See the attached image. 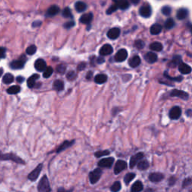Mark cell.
<instances>
[{"instance_id": "43", "label": "cell", "mask_w": 192, "mask_h": 192, "mask_svg": "<svg viewBox=\"0 0 192 192\" xmlns=\"http://www.w3.org/2000/svg\"><path fill=\"white\" fill-rule=\"evenodd\" d=\"M36 50H37L36 46L31 45L27 49V50H26V53H27L28 55H33V54H35V52H36Z\"/></svg>"}, {"instance_id": "24", "label": "cell", "mask_w": 192, "mask_h": 192, "mask_svg": "<svg viewBox=\"0 0 192 192\" xmlns=\"http://www.w3.org/2000/svg\"><path fill=\"white\" fill-rule=\"evenodd\" d=\"M188 11L186 8H180L177 11L176 14V17L179 20H184L188 17Z\"/></svg>"}, {"instance_id": "25", "label": "cell", "mask_w": 192, "mask_h": 192, "mask_svg": "<svg viewBox=\"0 0 192 192\" xmlns=\"http://www.w3.org/2000/svg\"><path fill=\"white\" fill-rule=\"evenodd\" d=\"M143 189V185L142 182L140 181H137L132 185L131 191V192H140Z\"/></svg>"}, {"instance_id": "4", "label": "cell", "mask_w": 192, "mask_h": 192, "mask_svg": "<svg viewBox=\"0 0 192 192\" xmlns=\"http://www.w3.org/2000/svg\"><path fill=\"white\" fill-rule=\"evenodd\" d=\"M101 175H102V170L100 168L95 169L93 172L90 173V183L94 185L96 182H98V180L101 178Z\"/></svg>"}, {"instance_id": "38", "label": "cell", "mask_w": 192, "mask_h": 192, "mask_svg": "<svg viewBox=\"0 0 192 192\" xmlns=\"http://www.w3.org/2000/svg\"><path fill=\"white\" fill-rule=\"evenodd\" d=\"M53 69L51 67H47L45 69H44V74H43V77H44V78H48L50 77V76L52 75V74H53Z\"/></svg>"}, {"instance_id": "28", "label": "cell", "mask_w": 192, "mask_h": 192, "mask_svg": "<svg viewBox=\"0 0 192 192\" xmlns=\"http://www.w3.org/2000/svg\"><path fill=\"white\" fill-rule=\"evenodd\" d=\"M75 10L77 12H83L85 11L86 9H87V5L85 4L83 2H77L75 3Z\"/></svg>"}, {"instance_id": "51", "label": "cell", "mask_w": 192, "mask_h": 192, "mask_svg": "<svg viewBox=\"0 0 192 192\" xmlns=\"http://www.w3.org/2000/svg\"><path fill=\"white\" fill-rule=\"evenodd\" d=\"M6 49L5 47H0V59H4L5 57Z\"/></svg>"}, {"instance_id": "12", "label": "cell", "mask_w": 192, "mask_h": 192, "mask_svg": "<svg viewBox=\"0 0 192 192\" xmlns=\"http://www.w3.org/2000/svg\"><path fill=\"white\" fill-rule=\"evenodd\" d=\"M113 47L110 44H104V46L101 47V48L100 49L99 53L101 56H107V55H110L113 53Z\"/></svg>"}, {"instance_id": "1", "label": "cell", "mask_w": 192, "mask_h": 192, "mask_svg": "<svg viewBox=\"0 0 192 192\" xmlns=\"http://www.w3.org/2000/svg\"><path fill=\"white\" fill-rule=\"evenodd\" d=\"M38 192H50L51 188H50L49 180L47 179V176H44L40 180L39 183L38 185Z\"/></svg>"}, {"instance_id": "50", "label": "cell", "mask_w": 192, "mask_h": 192, "mask_svg": "<svg viewBox=\"0 0 192 192\" xmlns=\"http://www.w3.org/2000/svg\"><path fill=\"white\" fill-rule=\"evenodd\" d=\"M191 184V178H187V179H185V180L183 181V183H182V187L183 188H185V187H187L188 186V185H190Z\"/></svg>"}, {"instance_id": "33", "label": "cell", "mask_w": 192, "mask_h": 192, "mask_svg": "<svg viewBox=\"0 0 192 192\" xmlns=\"http://www.w3.org/2000/svg\"><path fill=\"white\" fill-rule=\"evenodd\" d=\"M182 62V60H181V56H176L173 57V59H172L171 62H170V63L168 64V65L170 66V67H176V66L179 65V64Z\"/></svg>"}, {"instance_id": "26", "label": "cell", "mask_w": 192, "mask_h": 192, "mask_svg": "<svg viewBox=\"0 0 192 192\" xmlns=\"http://www.w3.org/2000/svg\"><path fill=\"white\" fill-rule=\"evenodd\" d=\"M53 90H56V91H62L64 90V83L62 80H56L54 81L53 83Z\"/></svg>"}, {"instance_id": "39", "label": "cell", "mask_w": 192, "mask_h": 192, "mask_svg": "<svg viewBox=\"0 0 192 192\" xmlns=\"http://www.w3.org/2000/svg\"><path fill=\"white\" fill-rule=\"evenodd\" d=\"M121 183L120 182L117 181V182H115L113 184V185L110 188V190H111L112 192H118L120 191L121 189Z\"/></svg>"}, {"instance_id": "40", "label": "cell", "mask_w": 192, "mask_h": 192, "mask_svg": "<svg viewBox=\"0 0 192 192\" xmlns=\"http://www.w3.org/2000/svg\"><path fill=\"white\" fill-rule=\"evenodd\" d=\"M118 8H118V5H117V0H115L114 4L112 5L110 7V8L107 9V14H111L112 13L116 11Z\"/></svg>"}, {"instance_id": "60", "label": "cell", "mask_w": 192, "mask_h": 192, "mask_svg": "<svg viewBox=\"0 0 192 192\" xmlns=\"http://www.w3.org/2000/svg\"><path fill=\"white\" fill-rule=\"evenodd\" d=\"M187 115H188V116H191V110H188V112H187Z\"/></svg>"}, {"instance_id": "59", "label": "cell", "mask_w": 192, "mask_h": 192, "mask_svg": "<svg viewBox=\"0 0 192 192\" xmlns=\"http://www.w3.org/2000/svg\"><path fill=\"white\" fill-rule=\"evenodd\" d=\"M131 2L133 3L134 5H137V4H138V3H139L140 0H131Z\"/></svg>"}, {"instance_id": "7", "label": "cell", "mask_w": 192, "mask_h": 192, "mask_svg": "<svg viewBox=\"0 0 192 192\" xmlns=\"http://www.w3.org/2000/svg\"><path fill=\"white\" fill-rule=\"evenodd\" d=\"M128 57V52L125 49H121L119 51L116 53V56H115V60L118 62H124Z\"/></svg>"}, {"instance_id": "9", "label": "cell", "mask_w": 192, "mask_h": 192, "mask_svg": "<svg viewBox=\"0 0 192 192\" xmlns=\"http://www.w3.org/2000/svg\"><path fill=\"white\" fill-rule=\"evenodd\" d=\"M127 167V163L125 161L119 160L116 161V165L114 167V173L115 174H119L122 170H125Z\"/></svg>"}, {"instance_id": "37", "label": "cell", "mask_w": 192, "mask_h": 192, "mask_svg": "<svg viewBox=\"0 0 192 192\" xmlns=\"http://www.w3.org/2000/svg\"><path fill=\"white\" fill-rule=\"evenodd\" d=\"M175 25V22L172 18H169L166 20L165 24H164V27L167 30H171V29L173 28Z\"/></svg>"}, {"instance_id": "23", "label": "cell", "mask_w": 192, "mask_h": 192, "mask_svg": "<svg viewBox=\"0 0 192 192\" xmlns=\"http://www.w3.org/2000/svg\"><path fill=\"white\" fill-rule=\"evenodd\" d=\"M59 8L56 5H52L50 8L47 10V17H53L55 15H56L57 14H59Z\"/></svg>"}, {"instance_id": "3", "label": "cell", "mask_w": 192, "mask_h": 192, "mask_svg": "<svg viewBox=\"0 0 192 192\" xmlns=\"http://www.w3.org/2000/svg\"><path fill=\"white\" fill-rule=\"evenodd\" d=\"M26 62H27V57L25 55H22L17 60H14L10 63V67L12 69H21L24 67Z\"/></svg>"}, {"instance_id": "19", "label": "cell", "mask_w": 192, "mask_h": 192, "mask_svg": "<svg viewBox=\"0 0 192 192\" xmlns=\"http://www.w3.org/2000/svg\"><path fill=\"white\" fill-rule=\"evenodd\" d=\"M93 14L92 13L85 14L83 16H81L80 19V22L83 24H90L91 21L93 20Z\"/></svg>"}, {"instance_id": "15", "label": "cell", "mask_w": 192, "mask_h": 192, "mask_svg": "<svg viewBox=\"0 0 192 192\" xmlns=\"http://www.w3.org/2000/svg\"><path fill=\"white\" fill-rule=\"evenodd\" d=\"M119 35H120V30L119 28H113L107 32V35L110 39L114 40L119 38Z\"/></svg>"}, {"instance_id": "52", "label": "cell", "mask_w": 192, "mask_h": 192, "mask_svg": "<svg viewBox=\"0 0 192 192\" xmlns=\"http://www.w3.org/2000/svg\"><path fill=\"white\" fill-rule=\"evenodd\" d=\"M86 65H87V63H86V62H81V63H80L77 66L78 71L83 70V69L86 68Z\"/></svg>"}, {"instance_id": "58", "label": "cell", "mask_w": 192, "mask_h": 192, "mask_svg": "<svg viewBox=\"0 0 192 192\" xmlns=\"http://www.w3.org/2000/svg\"><path fill=\"white\" fill-rule=\"evenodd\" d=\"M72 191V190L71 189V190H65V189H64L63 188H59V189H58V191H57V192H71Z\"/></svg>"}, {"instance_id": "14", "label": "cell", "mask_w": 192, "mask_h": 192, "mask_svg": "<svg viewBox=\"0 0 192 192\" xmlns=\"http://www.w3.org/2000/svg\"><path fill=\"white\" fill-rule=\"evenodd\" d=\"M35 68L38 71H44V69L47 68V64L44 59H38L35 61Z\"/></svg>"}, {"instance_id": "20", "label": "cell", "mask_w": 192, "mask_h": 192, "mask_svg": "<svg viewBox=\"0 0 192 192\" xmlns=\"http://www.w3.org/2000/svg\"><path fill=\"white\" fill-rule=\"evenodd\" d=\"M179 70L183 74H190L191 71V68L188 65L183 63V62H181L179 65Z\"/></svg>"}, {"instance_id": "54", "label": "cell", "mask_w": 192, "mask_h": 192, "mask_svg": "<svg viewBox=\"0 0 192 192\" xmlns=\"http://www.w3.org/2000/svg\"><path fill=\"white\" fill-rule=\"evenodd\" d=\"M175 182H176V179H175L174 176H172V177H170V180H169V185H170V186H172V185H174Z\"/></svg>"}, {"instance_id": "45", "label": "cell", "mask_w": 192, "mask_h": 192, "mask_svg": "<svg viewBox=\"0 0 192 192\" xmlns=\"http://www.w3.org/2000/svg\"><path fill=\"white\" fill-rule=\"evenodd\" d=\"M144 46H145V44H144L143 41H141V40H137V41H135L134 47H136L137 49H139V50H141V49L143 48Z\"/></svg>"}, {"instance_id": "2", "label": "cell", "mask_w": 192, "mask_h": 192, "mask_svg": "<svg viewBox=\"0 0 192 192\" xmlns=\"http://www.w3.org/2000/svg\"><path fill=\"white\" fill-rule=\"evenodd\" d=\"M0 160L12 161L15 163H17V164H25V161L23 160L22 159H20V158L18 157L16 155L13 154V153H8V154L1 155L0 156Z\"/></svg>"}, {"instance_id": "61", "label": "cell", "mask_w": 192, "mask_h": 192, "mask_svg": "<svg viewBox=\"0 0 192 192\" xmlns=\"http://www.w3.org/2000/svg\"><path fill=\"white\" fill-rule=\"evenodd\" d=\"M145 192H154V191H153V190L152 189V188H147V189L145 191Z\"/></svg>"}, {"instance_id": "30", "label": "cell", "mask_w": 192, "mask_h": 192, "mask_svg": "<svg viewBox=\"0 0 192 192\" xmlns=\"http://www.w3.org/2000/svg\"><path fill=\"white\" fill-rule=\"evenodd\" d=\"M117 5L119 8L125 10L129 8L128 0H117Z\"/></svg>"}, {"instance_id": "35", "label": "cell", "mask_w": 192, "mask_h": 192, "mask_svg": "<svg viewBox=\"0 0 192 192\" xmlns=\"http://www.w3.org/2000/svg\"><path fill=\"white\" fill-rule=\"evenodd\" d=\"M20 91V87L19 86H12L7 90V93L10 95L17 94Z\"/></svg>"}, {"instance_id": "10", "label": "cell", "mask_w": 192, "mask_h": 192, "mask_svg": "<svg viewBox=\"0 0 192 192\" xmlns=\"http://www.w3.org/2000/svg\"><path fill=\"white\" fill-rule=\"evenodd\" d=\"M113 162H114V159L113 158H107V159H103L101 161H98V165L101 167H106V168H110L112 167Z\"/></svg>"}, {"instance_id": "34", "label": "cell", "mask_w": 192, "mask_h": 192, "mask_svg": "<svg viewBox=\"0 0 192 192\" xmlns=\"http://www.w3.org/2000/svg\"><path fill=\"white\" fill-rule=\"evenodd\" d=\"M150 47L151 50H154V51H157V52H160L163 50V46L160 42L153 43V44H150Z\"/></svg>"}, {"instance_id": "47", "label": "cell", "mask_w": 192, "mask_h": 192, "mask_svg": "<svg viewBox=\"0 0 192 192\" xmlns=\"http://www.w3.org/2000/svg\"><path fill=\"white\" fill-rule=\"evenodd\" d=\"M66 70V67L65 65H59L57 66L56 68V71L59 74H64L65 71Z\"/></svg>"}, {"instance_id": "31", "label": "cell", "mask_w": 192, "mask_h": 192, "mask_svg": "<svg viewBox=\"0 0 192 192\" xmlns=\"http://www.w3.org/2000/svg\"><path fill=\"white\" fill-rule=\"evenodd\" d=\"M14 80V77L13 75H12L11 74L8 73L6 74L5 75H4V77H3L2 82L4 83L5 84H10L13 82Z\"/></svg>"}, {"instance_id": "21", "label": "cell", "mask_w": 192, "mask_h": 192, "mask_svg": "<svg viewBox=\"0 0 192 192\" xmlns=\"http://www.w3.org/2000/svg\"><path fill=\"white\" fill-rule=\"evenodd\" d=\"M141 59L138 56H134L132 58H131L128 61L129 65L131 68H137L140 65Z\"/></svg>"}, {"instance_id": "57", "label": "cell", "mask_w": 192, "mask_h": 192, "mask_svg": "<svg viewBox=\"0 0 192 192\" xmlns=\"http://www.w3.org/2000/svg\"><path fill=\"white\" fill-rule=\"evenodd\" d=\"M93 71H89L87 74V80H90L92 77H93Z\"/></svg>"}, {"instance_id": "18", "label": "cell", "mask_w": 192, "mask_h": 192, "mask_svg": "<svg viewBox=\"0 0 192 192\" xmlns=\"http://www.w3.org/2000/svg\"><path fill=\"white\" fill-rule=\"evenodd\" d=\"M74 143V140H71V141L65 140V141H64V142L62 143L61 144V145L59 146V147H58L57 150H56V153H61V152L63 151V150H66V149L69 148V147L73 145Z\"/></svg>"}, {"instance_id": "49", "label": "cell", "mask_w": 192, "mask_h": 192, "mask_svg": "<svg viewBox=\"0 0 192 192\" xmlns=\"http://www.w3.org/2000/svg\"><path fill=\"white\" fill-rule=\"evenodd\" d=\"M74 25H75V23L74 22V21H69V22L65 23V24H64V27L65 29H67V30H69V29L72 28V27H73Z\"/></svg>"}, {"instance_id": "16", "label": "cell", "mask_w": 192, "mask_h": 192, "mask_svg": "<svg viewBox=\"0 0 192 192\" xmlns=\"http://www.w3.org/2000/svg\"><path fill=\"white\" fill-rule=\"evenodd\" d=\"M149 179L153 182H159L164 179V175L161 173H153L150 174Z\"/></svg>"}, {"instance_id": "5", "label": "cell", "mask_w": 192, "mask_h": 192, "mask_svg": "<svg viewBox=\"0 0 192 192\" xmlns=\"http://www.w3.org/2000/svg\"><path fill=\"white\" fill-rule=\"evenodd\" d=\"M139 13L141 17L144 18L150 17L152 15V8L151 6L148 4H145L140 8Z\"/></svg>"}, {"instance_id": "17", "label": "cell", "mask_w": 192, "mask_h": 192, "mask_svg": "<svg viewBox=\"0 0 192 192\" xmlns=\"http://www.w3.org/2000/svg\"><path fill=\"white\" fill-rule=\"evenodd\" d=\"M144 58H145L146 61L147 62L151 64L155 63V62L158 60V56L155 53H153V52H148V53L145 55Z\"/></svg>"}, {"instance_id": "22", "label": "cell", "mask_w": 192, "mask_h": 192, "mask_svg": "<svg viewBox=\"0 0 192 192\" xmlns=\"http://www.w3.org/2000/svg\"><path fill=\"white\" fill-rule=\"evenodd\" d=\"M39 78V75L38 74H35L32 75L28 80H27V86L29 88H33L35 86V82Z\"/></svg>"}, {"instance_id": "55", "label": "cell", "mask_w": 192, "mask_h": 192, "mask_svg": "<svg viewBox=\"0 0 192 192\" xmlns=\"http://www.w3.org/2000/svg\"><path fill=\"white\" fill-rule=\"evenodd\" d=\"M96 62L98 64H102L104 62V59L102 57V56H101V57H98V59H97Z\"/></svg>"}, {"instance_id": "41", "label": "cell", "mask_w": 192, "mask_h": 192, "mask_svg": "<svg viewBox=\"0 0 192 192\" xmlns=\"http://www.w3.org/2000/svg\"><path fill=\"white\" fill-rule=\"evenodd\" d=\"M62 16L65 18H73V15H72L71 11L70 8H65L62 11Z\"/></svg>"}, {"instance_id": "6", "label": "cell", "mask_w": 192, "mask_h": 192, "mask_svg": "<svg viewBox=\"0 0 192 192\" xmlns=\"http://www.w3.org/2000/svg\"><path fill=\"white\" fill-rule=\"evenodd\" d=\"M43 168V164H40L37 166L36 168L34 169L28 175V179L31 181H35L38 177L39 176L40 173H41V170Z\"/></svg>"}, {"instance_id": "42", "label": "cell", "mask_w": 192, "mask_h": 192, "mask_svg": "<svg viewBox=\"0 0 192 192\" xmlns=\"http://www.w3.org/2000/svg\"><path fill=\"white\" fill-rule=\"evenodd\" d=\"M171 8L170 7V6H167V5H165L164 6V7L162 8V9H161V12H162V14L164 15H165V16H168V15H170V14H171Z\"/></svg>"}, {"instance_id": "11", "label": "cell", "mask_w": 192, "mask_h": 192, "mask_svg": "<svg viewBox=\"0 0 192 192\" xmlns=\"http://www.w3.org/2000/svg\"><path fill=\"white\" fill-rule=\"evenodd\" d=\"M170 96L171 97H178V98H180L183 100H187L188 98V94L185 92L182 91V90H172L171 93H170Z\"/></svg>"}, {"instance_id": "46", "label": "cell", "mask_w": 192, "mask_h": 192, "mask_svg": "<svg viewBox=\"0 0 192 192\" xmlns=\"http://www.w3.org/2000/svg\"><path fill=\"white\" fill-rule=\"evenodd\" d=\"M164 76L167 78V79L170 80H174V81H177V82H180L181 80H182V77H171L169 76L167 73H164Z\"/></svg>"}, {"instance_id": "56", "label": "cell", "mask_w": 192, "mask_h": 192, "mask_svg": "<svg viewBox=\"0 0 192 192\" xmlns=\"http://www.w3.org/2000/svg\"><path fill=\"white\" fill-rule=\"evenodd\" d=\"M16 80L19 83H23L24 81V77H21V76H18L16 78Z\"/></svg>"}, {"instance_id": "13", "label": "cell", "mask_w": 192, "mask_h": 192, "mask_svg": "<svg viewBox=\"0 0 192 192\" xmlns=\"http://www.w3.org/2000/svg\"><path fill=\"white\" fill-rule=\"evenodd\" d=\"M143 158V154L142 153H137L136 155L132 156L130 159V168H134L135 165H137V163L138 162V161H140V159H142Z\"/></svg>"}, {"instance_id": "27", "label": "cell", "mask_w": 192, "mask_h": 192, "mask_svg": "<svg viewBox=\"0 0 192 192\" xmlns=\"http://www.w3.org/2000/svg\"><path fill=\"white\" fill-rule=\"evenodd\" d=\"M161 30H162V27L160 24H153L150 28V32L152 35H159L161 33Z\"/></svg>"}, {"instance_id": "36", "label": "cell", "mask_w": 192, "mask_h": 192, "mask_svg": "<svg viewBox=\"0 0 192 192\" xmlns=\"http://www.w3.org/2000/svg\"><path fill=\"white\" fill-rule=\"evenodd\" d=\"M135 177V173H129L128 174L125 175V178H124V182L126 185H128L130 183L131 181L133 180Z\"/></svg>"}, {"instance_id": "8", "label": "cell", "mask_w": 192, "mask_h": 192, "mask_svg": "<svg viewBox=\"0 0 192 192\" xmlns=\"http://www.w3.org/2000/svg\"><path fill=\"white\" fill-rule=\"evenodd\" d=\"M181 114H182V110H181L180 107L178 106L173 107L169 113V116L171 119H178L180 117Z\"/></svg>"}, {"instance_id": "53", "label": "cell", "mask_w": 192, "mask_h": 192, "mask_svg": "<svg viewBox=\"0 0 192 192\" xmlns=\"http://www.w3.org/2000/svg\"><path fill=\"white\" fill-rule=\"evenodd\" d=\"M41 24H42L41 21H39V20L35 21V22L32 24V27H38L41 25Z\"/></svg>"}, {"instance_id": "62", "label": "cell", "mask_w": 192, "mask_h": 192, "mask_svg": "<svg viewBox=\"0 0 192 192\" xmlns=\"http://www.w3.org/2000/svg\"><path fill=\"white\" fill-rule=\"evenodd\" d=\"M3 71H3V69L2 68H0V77H1V76L2 75Z\"/></svg>"}, {"instance_id": "29", "label": "cell", "mask_w": 192, "mask_h": 192, "mask_svg": "<svg viewBox=\"0 0 192 192\" xmlns=\"http://www.w3.org/2000/svg\"><path fill=\"white\" fill-rule=\"evenodd\" d=\"M107 75L103 74H100L96 75L95 77V82L98 84H102L107 81Z\"/></svg>"}, {"instance_id": "48", "label": "cell", "mask_w": 192, "mask_h": 192, "mask_svg": "<svg viewBox=\"0 0 192 192\" xmlns=\"http://www.w3.org/2000/svg\"><path fill=\"white\" fill-rule=\"evenodd\" d=\"M76 76H77V74L75 73V71H70L67 74V78L68 80H74L75 77H76Z\"/></svg>"}, {"instance_id": "44", "label": "cell", "mask_w": 192, "mask_h": 192, "mask_svg": "<svg viewBox=\"0 0 192 192\" xmlns=\"http://www.w3.org/2000/svg\"><path fill=\"white\" fill-rule=\"evenodd\" d=\"M110 154V151L108 150H101V151H98L95 153V156L96 158H100L101 156H107V155Z\"/></svg>"}, {"instance_id": "32", "label": "cell", "mask_w": 192, "mask_h": 192, "mask_svg": "<svg viewBox=\"0 0 192 192\" xmlns=\"http://www.w3.org/2000/svg\"><path fill=\"white\" fill-rule=\"evenodd\" d=\"M149 167H150V164H149L148 161L145 160V159L141 160L137 164V168L139 169L140 170H146V169H148Z\"/></svg>"}]
</instances>
